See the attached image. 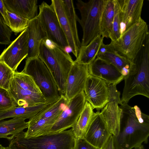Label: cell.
Wrapping results in <instances>:
<instances>
[{
	"label": "cell",
	"mask_w": 149,
	"mask_h": 149,
	"mask_svg": "<svg viewBox=\"0 0 149 149\" xmlns=\"http://www.w3.org/2000/svg\"><path fill=\"white\" fill-rule=\"evenodd\" d=\"M121 109L119 130L113 136L115 149H132L144 142L149 135V116L142 112L137 105L127 104L119 106Z\"/></svg>",
	"instance_id": "6da1fadb"
},
{
	"label": "cell",
	"mask_w": 149,
	"mask_h": 149,
	"mask_svg": "<svg viewBox=\"0 0 149 149\" xmlns=\"http://www.w3.org/2000/svg\"><path fill=\"white\" fill-rule=\"evenodd\" d=\"M124 79V86L121 100L122 104H127L132 97L136 95L149 98V33Z\"/></svg>",
	"instance_id": "7a4b0ae2"
},
{
	"label": "cell",
	"mask_w": 149,
	"mask_h": 149,
	"mask_svg": "<svg viewBox=\"0 0 149 149\" xmlns=\"http://www.w3.org/2000/svg\"><path fill=\"white\" fill-rule=\"evenodd\" d=\"M38 57L51 73L61 95H64L68 75L74 63L70 55L46 39L40 43Z\"/></svg>",
	"instance_id": "3957f363"
},
{
	"label": "cell",
	"mask_w": 149,
	"mask_h": 149,
	"mask_svg": "<svg viewBox=\"0 0 149 149\" xmlns=\"http://www.w3.org/2000/svg\"><path fill=\"white\" fill-rule=\"evenodd\" d=\"M23 131L10 140L7 149H74L75 139L72 129L29 138Z\"/></svg>",
	"instance_id": "277c9868"
},
{
	"label": "cell",
	"mask_w": 149,
	"mask_h": 149,
	"mask_svg": "<svg viewBox=\"0 0 149 149\" xmlns=\"http://www.w3.org/2000/svg\"><path fill=\"white\" fill-rule=\"evenodd\" d=\"M107 0H90L87 2L77 1L76 5L81 14L78 22L81 27L83 37L81 46H86L101 35L100 24Z\"/></svg>",
	"instance_id": "5b68a950"
},
{
	"label": "cell",
	"mask_w": 149,
	"mask_h": 149,
	"mask_svg": "<svg viewBox=\"0 0 149 149\" xmlns=\"http://www.w3.org/2000/svg\"><path fill=\"white\" fill-rule=\"evenodd\" d=\"M23 73L32 77L48 104L57 101L61 95L51 73L38 57L27 58Z\"/></svg>",
	"instance_id": "8992f818"
},
{
	"label": "cell",
	"mask_w": 149,
	"mask_h": 149,
	"mask_svg": "<svg viewBox=\"0 0 149 149\" xmlns=\"http://www.w3.org/2000/svg\"><path fill=\"white\" fill-rule=\"evenodd\" d=\"M148 33V25L141 18L125 31L118 40L111 41L108 45L119 54L132 62Z\"/></svg>",
	"instance_id": "52a82bcc"
},
{
	"label": "cell",
	"mask_w": 149,
	"mask_h": 149,
	"mask_svg": "<svg viewBox=\"0 0 149 149\" xmlns=\"http://www.w3.org/2000/svg\"><path fill=\"white\" fill-rule=\"evenodd\" d=\"M8 91L18 107L47 103L32 77L22 72H14Z\"/></svg>",
	"instance_id": "ba28073f"
},
{
	"label": "cell",
	"mask_w": 149,
	"mask_h": 149,
	"mask_svg": "<svg viewBox=\"0 0 149 149\" xmlns=\"http://www.w3.org/2000/svg\"><path fill=\"white\" fill-rule=\"evenodd\" d=\"M39 8L38 17L47 39L66 51V49L69 47V45L54 9L44 1Z\"/></svg>",
	"instance_id": "9c48e42d"
},
{
	"label": "cell",
	"mask_w": 149,
	"mask_h": 149,
	"mask_svg": "<svg viewBox=\"0 0 149 149\" xmlns=\"http://www.w3.org/2000/svg\"><path fill=\"white\" fill-rule=\"evenodd\" d=\"M86 102L84 91L69 100L65 108L49 130L48 134L60 132L72 127L78 120Z\"/></svg>",
	"instance_id": "30bf717a"
},
{
	"label": "cell",
	"mask_w": 149,
	"mask_h": 149,
	"mask_svg": "<svg viewBox=\"0 0 149 149\" xmlns=\"http://www.w3.org/2000/svg\"><path fill=\"white\" fill-rule=\"evenodd\" d=\"M84 92L86 101L97 111L102 109L109 101L108 84L103 79L90 74L87 77Z\"/></svg>",
	"instance_id": "8fae6325"
},
{
	"label": "cell",
	"mask_w": 149,
	"mask_h": 149,
	"mask_svg": "<svg viewBox=\"0 0 149 149\" xmlns=\"http://www.w3.org/2000/svg\"><path fill=\"white\" fill-rule=\"evenodd\" d=\"M28 38L26 28L4 49L0 55V62L4 63L15 71L21 62L28 56Z\"/></svg>",
	"instance_id": "7c38bea8"
},
{
	"label": "cell",
	"mask_w": 149,
	"mask_h": 149,
	"mask_svg": "<svg viewBox=\"0 0 149 149\" xmlns=\"http://www.w3.org/2000/svg\"><path fill=\"white\" fill-rule=\"evenodd\" d=\"M108 85L109 101L100 112L111 134L113 136H116L119 132L121 113V109L118 105L123 104L120 97V92L116 88V85Z\"/></svg>",
	"instance_id": "4fadbf2b"
},
{
	"label": "cell",
	"mask_w": 149,
	"mask_h": 149,
	"mask_svg": "<svg viewBox=\"0 0 149 149\" xmlns=\"http://www.w3.org/2000/svg\"><path fill=\"white\" fill-rule=\"evenodd\" d=\"M89 74L88 65L74 61L66 79L64 96L68 101L84 91L87 77Z\"/></svg>",
	"instance_id": "5bb4252c"
},
{
	"label": "cell",
	"mask_w": 149,
	"mask_h": 149,
	"mask_svg": "<svg viewBox=\"0 0 149 149\" xmlns=\"http://www.w3.org/2000/svg\"><path fill=\"white\" fill-rule=\"evenodd\" d=\"M117 1L119 8L121 37L125 31L141 18L144 0Z\"/></svg>",
	"instance_id": "9a60e30c"
},
{
	"label": "cell",
	"mask_w": 149,
	"mask_h": 149,
	"mask_svg": "<svg viewBox=\"0 0 149 149\" xmlns=\"http://www.w3.org/2000/svg\"><path fill=\"white\" fill-rule=\"evenodd\" d=\"M111 135L100 111L94 113L84 138L93 146L101 149Z\"/></svg>",
	"instance_id": "2e32d148"
},
{
	"label": "cell",
	"mask_w": 149,
	"mask_h": 149,
	"mask_svg": "<svg viewBox=\"0 0 149 149\" xmlns=\"http://www.w3.org/2000/svg\"><path fill=\"white\" fill-rule=\"evenodd\" d=\"M88 70L89 74L101 79L109 84L116 85L124 77L113 65L97 57L88 65Z\"/></svg>",
	"instance_id": "e0dca14e"
},
{
	"label": "cell",
	"mask_w": 149,
	"mask_h": 149,
	"mask_svg": "<svg viewBox=\"0 0 149 149\" xmlns=\"http://www.w3.org/2000/svg\"><path fill=\"white\" fill-rule=\"evenodd\" d=\"M26 29L29 47L27 58L38 57L40 43L47 38L38 16L29 20Z\"/></svg>",
	"instance_id": "ac0fdd59"
},
{
	"label": "cell",
	"mask_w": 149,
	"mask_h": 149,
	"mask_svg": "<svg viewBox=\"0 0 149 149\" xmlns=\"http://www.w3.org/2000/svg\"><path fill=\"white\" fill-rule=\"evenodd\" d=\"M50 5L56 13L61 27L67 39L69 47L72 54L77 58L79 53L81 45L77 42L74 38L65 14L62 0H52Z\"/></svg>",
	"instance_id": "d6986e66"
},
{
	"label": "cell",
	"mask_w": 149,
	"mask_h": 149,
	"mask_svg": "<svg viewBox=\"0 0 149 149\" xmlns=\"http://www.w3.org/2000/svg\"><path fill=\"white\" fill-rule=\"evenodd\" d=\"M96 57L115 66L125 77L128 73L132 62L119 54L109 45L101 44Z\"/></svg>",
	"instance_id": "ffe728a7"
},
{
	"label": "cell",
	"mask_w": 149,
	"mask_h": 149,
	"mask_svg": "<svg viewBox=\"0 0 149 149\" xmlns=\"http://www.w3.org/2000/svg\"><path fill=\"white\" fill-rule=\"evenodd\" d=\"M9 11L30 20L38 16L37 0H3Z\"/></svg>",
	"instance_id": "44dd1931"
},
{
	"label": "cell",
	"mask_w": 149,
	"mask_h": 149,
	"mask_svg": "<svg viewBox=\"0 0 149 149\" xmlns=\"http://www.w3.org/2000/svg\"><path fill=\"white\" fill-rule=\"evenodd\" d=\"M48 105L45 103L26 107L14 106L7 109L0 110V121L10 118L29 119Z\"/></svg>",
	"instance_id": "7402d4cb"
},
{
	"label": "cell",
	"mask_w": 149,
	"mask_h": 149,
	"mask_svg": "<svg viewBox=\"0 0 149 149\" xmlns=\"http://www.w3.org/2000/svg\"><path fill=\"white\" fill-rule=\"evenodd\" d=\"M21 118H13L6 120L0 121V138L11 140L28 128V122Z\"/></svg>",
	"instance_id": "603a6c76"
},
{
	"label": "cell",
	"mask_w": 149,
	"mask_h": 149,
	"mask_svg": "<svg viewBox=\"0 0 149 149\" xmlns=\"http://www.w3.org/2000/svg\"><path fill=\"white\" fill-rule=\"evenodd\" d=\"M94 113L91 105L86 101L78 120L72 127L75 139L84 137Z\"/></svg>",
	"instance_id": "cb8c5ba5"
},
{
	"label": "cell",
	"mask_w": 149,
	"mask_h": 149,
	"mask_svg": "<svg viewBox=\"0 0 149 149\" xmlns=\"http://www.w3.org/2000/svg\"><path fill=\"white\" fill-rule=\"evenodd\" d=\"M104 38L99 35L86 46H81L78 56L74 61L88 65L96 58Z\"/></svg>",
	"instance_id": "d4e9b609"
},
{
	"label": "cell",
	"mask_w": 149,
	"mask_h": 149,
	"mask_svg": "<svg viewBox=\"0 0 149 149\" xmlns=\"http://www.w3.org/2000/svg\"><path fill=\"white\" fill-rule=\"evenodd\" d=\"M69 102L64 95L54 103L49 104L39 112L33 117L29 119V125L33 124L40 119L59 116L66 107Z\"/></svg>",
	"instance_id": "484cf974"
},
{
	"label": "cell",
	"mask_w": 149,
	"mask_h": 149,
	"mask_svg": "<svg viewBox=\"0 0 149 149\" xmlns=\"http://www.w3.org/2000/svg\"><path fill=\"white\" fill-rule=\"evenodd\" d=\"M114 16L113 0H107L100 19L101 35L103 38H109L112 30Z\"/></svg>",
	"instance_id": "4316f807"
},
{
	"label": "cell",
	"mask_w": 149,
	"mask_h": 149,
	"mask_svg": "<svg viewBox=\"0 0 149 149\" xmlns=\"http://www.w3.org/2000/svg\"><path fill=\"white\" fill-rule=\"evenodd\" d=\"M64 12L77 42L81 45L78 36L77 22L78 17L72 0H62Z\"/></svg>",
	"instance_id": "83f0119b"
},
{
	"label": "cell",
	"mask_w": 149,
	"mask_h": 149,
	"mask_svg": "<svg viewBox=\"0 0 149 149\" xmlns=\"http://www.w3.org/2000/svg\"><path fill=\"white\" fill-rule=\"evenodd\" d=\"M9 21V28L15 35L22 32L27 27L29 20L22 17L7 10Z\"/></svg>",
	"instance_id": "f1b7e54d"
},
{
	"label": "cell",
	"mask_w": 149,
	"mask_h": 149,
	"mask_svg": "<svg viewBox=\"0 0 149 149\" xmlns=\"http://www.w3.org/2000/svg\"><path fill=\"white\" fill-rule=\"evenodd\" d=\"M14 72L5 63L0 62V88L9 91Z\"/></svg>",
	"instance_id": "f546056e"
},
{
	"label": "cell",
	"mask_w": 149,
	"mask_h": 149,
	"mask_svg": "<svg viewBox=\"0 0 149 149\" xmlns=\"http://www.w3.org/2000/svg\"><path fill=\"white\" fill-rule=\"evenodd\" d=\"M113 1L114 16L113 23L112 32L109 37L112 41L117 40L120 37L119 6L117 0H113Z\"/></svg>",
	"instance_id": "4dcf8cb0"
},
{
	"label": "cell",
	"mask_w": 149,
	"mask_h": 149,
	"mask_svg": "<svg viewBox=\"0 0 149 149\" xmlns=\"http://www.w3.org/2000/svg\"><path fill=\"white\" fill-rule=\"evenodd\" d=\"M18 106L9 91L0 88V110L8 109Z\"/></svg>",
	"instance_id": "1f68e13d"
},
{
	"label": "cell",
	"mask_w": 149,
	"mask_h": 149,
	"mask_svg": "<svg viewBox=\"0 0 149 149\" xmlns=\"http://www.w3.org/2000/svg\"><path fill=\"white\" fill-rule=\"evenodd\" d=\"M12 33L11 31L6 24L0 13V44H10L12 42L10 40Z\"/></svg>",
	"instance_id": "d6a6232c"
},
{
	"label": "cell",
	"mask_w": 149,
	"mask_h": 149,
	"mask_svg": "<svg viewBox=\"0 0 149 149\" xmlns=\"http://www.w3.org/2000/svg\"><path fill=\"white\" fill-rule=\"evenodd\" d=\"M74 149H101L96 147L87 141L84 138L75 139Z\"/></svg>",
	"instance_id": "836d02e7"
},
{
	"label": "cell",
	"mask_w": 149,
	"mask_h": 149,
	"mask_svg": "<svg viewBox=\"0 0 149 149\" xmlns=\"http://www.w3.org/2000/svg\"><path fill=\"white\" fill-rule=\"evenodd\" d=\"M7 9L3 0H0V13L2 16L6 25L9 27L10 26L8 16Z\"/></svg>",
	"instance_id": "e575fe53"
},
{
	"label": "cell",
	"mask_w": 149,
	"mask_h": 149,
	"mask_svg": "<svg viewBox=\"0 0 149 149\" xmlns=\"http://www.w3.org/2000/svg\"><path fill=\"white\" fill-rule=\"evenodd\" d=\"M101 149H115L113 142V137L111 135Z\"/></svg>",
	"instance_id": "d590c367"
},
{
	"label": "cell",
	"mask_w": 149,
	"mask_h": 149,
	"mask_svg": "<svg viewBox=\"0 0 149 149\" xmlns=\"http://www.w3.org/2000/svg\"><path fill=\"white\" fill-rule=\"evenodd\" d=\"M134 149H144V147L143 145L141 144L135 147Z\"/></svg>",
	"instance_id": "8d00e7d4"
},
{
	"label": "cell",
	"mask_w": 149,
	"mask_h": 149,
	"mask_svg": "<svg viewBox=\"0 0 149 149\" xmlns=\"http://www.w3.org/2000/svg\"><path fill=\"white\" fill-rule=\"evenodd\" d=\"M2 146V145L0 144V147Z\"/></svg>",
	"instance_id": "74e56055"
}]
</instances>
